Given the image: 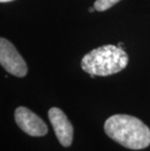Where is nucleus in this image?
I'll return each instance as SVG.
<instances>
[{
    "mask_svg": "<svg viewBox=\"0 0 150 151\" xmlns=\"http://www.w3.org/2000/svg\"><path fill=\"white\" fill-rule=\"evenodd\" d=\"M104 132L111 139L132 150L150 145V129L139 118L127 114H115L104 123Z\"/></svg>",
    "mask_w": 150,
    "mask_h": 151,
    "instance_id": "1",
    "label": "nucleus"
},
{
    "mask_svg": "<svg viewBox=\"0 0 150 151\" xmlns=\"http://www.w3.org/2000/svg\"><path fill=\"white\" fill-rule=\"evenodd\" d=\"M128 63L129 57L123 48L104 45L86 54L81 60V66L92 77L108 76L120 72Z\"/></svg>",
    "mask_w": 150,
    "mask_h": 151,
    "instance_id": "2",
    "label": "nucleus"
},
{
    "mask_svg": "<svg viewBox=\"0 0 150 151\" xmlns=\"http://www.w3.org/2000/svg\"><path fill=\"white\" fill-rule=\"evenodd\" d=\"M0 63L6 71L17 77L27 74V65L15 46L5 38L0 39Z\"/></svg>",
    "mask_w": 150,
    "mask_h": 151,
    "instance_id": "3",
    "label": "nucleus"
},
{
    "mask_svg": "<svg viewBox=\"0 0 150 151\" xmlns=\"http://www.w3.org/2000/svg\"><path fill=\"white\" fill-rule=\"evenodd\" d=\"M15 121L22 131L31 137H43L48 133V127L42 119L24 106L15 110Z\"/></svg>",
    "mask_w": 150,
    "mask_h": 151,
    "instance_id": "4",
    "label": "nucleus"
},
{
    "mask_svg": "<svg viewBox=\"0 0 150 151\" xmlns=\"http://www.w3.org/2000/svg\"><path fill=\"white\" fill-rule=\"evenodd\" d=\"M48 116L60 143L65 147L71 145L74 131L67 116L63 113L62 109L58 107L50 108V110L48 111Z\"/></svg>",
    "mask_w": 150,
    "mask_h": 151,
    "instance_id": "5",
    "label": "nucleus"
},
{
    "mask_svg": "<svg viewBox=\"0 0 150 151\" xmlns=\"http://www.w3.org/2000/svg\"><path fill=\"white\" fill-rule=\"evenodd\" d=\"M121 0H95L94 7L97 11L103 12L105 10H108L109 8L113 7L114 5L117 4Z\"/></svg>",
    "mask_w": 150,
    "mask_h": 151,
    "instance_id": "6",
    "label": "nucleus"
},
{
    "mask_svg": "<svg viewBox=\"0 0 150 151\" xmlns=\"http://www.w3.org/2000/svg\"><path fill=\"white\" fill-rule=\"evenodd\" d=\"M11 1H14V0H0V2H2V3H6V2H11Z\"/></svg>",
    "mask_w": 150,
    "mask_h": 151,
    "instance_id": "7",
    "label": "nucleus"
},
{
    "mask_svg": "<svg viewBox=\"0 0 150 151\" xmlns=\"http://www.w3.org/2000/svg\"><path fill=\"white\" fill-rule=\"evenodd\" d=\"M95 10V7H92V8H90V9H89V11H90L91 13H93V12H94Z\"/></svg>",
    "mask_w": 150,
    "mask_h": 151,
    "instance_id": "8",
    "label": "nucleus"
}]
</instances>
